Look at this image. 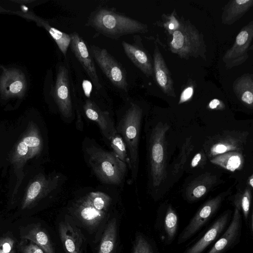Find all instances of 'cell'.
<instances>
[{
	"instance_id": "1",
	"label": "cell",
	"mask_w": 253,
	"mask_h": 253,
	"mask_svg": "<svg viewBox=\"0 0 253 253\" xmlns=\"http://www.w3.org/2000/svg\"><path fill=\"white\" fill-rule=\"evenodd\" d=\"M87 25L104 36L116 40L126 35L145 33L148 30L147 25L105 8L92 12Z\"/></svg>"
},
{
	"instance_id": "2",
	"label": "cell",
	"mask_w": 253,
	"mask_h": 253,
	"mask_svg": "<svg viewBox=\"0 0 253 253\" xmlns=\"http://www.w3.org/2000/svg\"><path fill=\"white\" fill-rule=\"evenodd\" d=\"M171 36L169 42L171 52L186 60L190 57L207 59V46L204 36L190 20L182 17L179 27Z\"/></svg>"
},
{
	"instance_id": "3",
	"label": "cell",
	"mask_w": 253,
	"mask_h": 253,
	"mask_svg": "<svg viewBox=\"0 0 253 253\" xmlns=\"http://www.w3.org/2000/svg\"><path fill=\"white\" fill-rule=\"evenodd\" d=\"M85 154L89 166L102 182L114 185L122 183L126 164L113 152L107 151L92 145L85 148Z\"/></svg>"
},
{
	"instance_id": "4",
	"label": "cell",
	"mask_w": 253,
	"mask_h": 253,
	"mask_svg": "<svg viewBox=\"0 0 253 253\" xmlns=\"http://www.w3.org/2000/svg\"><path fill=\"white\" fill-rule=\"evenodd\" d=\"M142 114L141 108L131 103L116 128L117 133L121 134L127 150L133 178H135L138 169V145Z\"/></svg>"
},
{
	"instance_id": "5",
	"label": "cell",
	"mask_w": 253,
	"mask_h": 253,
	"mask_svg": "<svg viewBox=\"0 0 253 253\" xmlns=\"http://www.w3.org/2000/svg\"><path fill=\"white\" fill-rule=\"evenodd\" d=\"M111 201V197L104 192H91L77 201L75 212L84 225L94 228L104 218Z\"/></svg>"
},
{
	"instance_id": "6",
	"label": "cell",
	"mask_w": 253,
	"mask_h": 253,
	"mask_svg": "<svg viewBox=\"0 0 253 253\" xmlns=\"http://www.w3.org/2000/svg\"><path fill=\"white\" fill-rule=\"evenodd\" d=\"M90 53L99 68L112 84L117 88L127 91L125 69L106 49L90 45Z\"/></svg>"
},
{
	"instance_id": "7",
	"label": "cell",
	"mask_w": 253,
	"mask_h": 253,
	"mask_svg": "<svg viewBox=\"0 0 253 253\" xmlns=\"http://www.w3.org/2000/svg\"><path fill=\"white\" fill-rule=\"evenodd\" d=\"M42 148V140L39 130L31 122L12 153L11 162L16 166L23 165L28 160L39 155Z\"/></svg>"
},
{
	"instance_id": "8",
	"label": "cell",
	"mask_w": 253,
	"mask_h": 253,
	"mask_svg": "<svg viewBox=\"0 0 253 253\" xmlns=\"http://www.w3.org/2000/svg\"><path fill=\"white\" fill-rule=\"evenodd\" d=\"M253 39V21L244 26L236 37L232 46L224 54L222 61L227 69L243 64L249 57L248 52Z\"/></svg>"
},
{
	"instance_id": "9",
	"label": "cell",
	"mask_w": 253,
	"mask_h": 253,
	"mask_svg": "<svg viewBox=\"0 0 253 253\" xmlns=\"http://www.w3.org/2000/svg\"><path fill=\"white\" fill-rule=\"evenodd\" d=\"M58 176H46L40 174L30 183L24 196L21 208H32L42 199L47 196L57 186Z\"/></svg>"
},
{
	"instance_id": "10",
	"label": "cell",
	"mask_w": 253,
	"mask_h": 253,
	"mask_svg": "<svg viewBox=\"0 0 253 253\" xmlns=\"http://www.w3.org/2000/svg\"><path fill=\"white\" fill-rule=\"evenodd\" d=\"M0 93L5 99L21 97L25 92L27 82L23 73L15 68L0 66Z\"/></svg>"
},
{
	"instance_id": "11",
	"label": "cell",
	"mask_w": 253,
	"mask_h": 253,
	"mask_svg": "<svg viewBox=\"0 0 253 253\" xmlns=\"http://www.w3.org/2000/svg\"><path fill=\"white\" fill-rule=\"evenodd\" d=\"M53 97L61 115L65 118H70L73 114L69 72L64 66H60L56 74L53 90Z\"/></svg>"
},
{
	"instance_id": "12",
	"label": "cell",
	"mask_w": 253,
	"mask_h": 253,
	"mask_svg": "<svg viewBox=\"0 0 253 253\" xmlns=\"http://www.w3.org/2000/svg\"><path fill=\"white\" fill-rule=\"evenodd\" d=\"M70 36L71 42L69 46L72 52L91 79L95 87L99 90L102 86L99 82L94 63L85 42L77 32L72 33Z\"/></svg>"
},
{
	"instance_id": "13",
	"label": "cell",
	"mask_w": 253,
	"mask_h": 253,
	"mask_svg": "<svg viewBox=\"0 0 253 253\" xmlns=\"http://www.w3.org/2000/svg\"><path fill=\"white\" fill-rule=\"evenodd\" d=\"M220 202V199L217 198L208 202L202 207L180 233L177 243L185 242L198 232L215 213Z\"/></svg>"
},
{
	"instance_id": "14",
	"label": "cell",
	"mask_w": 253,
	"mask_h": 253,
	"mask_svg": "<svg viewBox=\"0 0 253 253\" xmlns=\"http://www.w3.org/2000/svg\"><path fill=\"white\" fill-rule=\"evenodd\" d=\"M83 109L87 118L97 123L104 137L110 141L117 132L109 113L102 110L89 99L85 101Z\"/></svg>"
},
{
	"instance_id": "15",
	"label": "cell",
	"mask_w": 253,
	"mask_h": 253,
	"mask_svg": "<svg viewBox=\"0 0 253 253\" xmlns=\"http://www.w3.org/2000/svg\"><path fill=\"white\" fill-rule=\"evenodd\" d=\"M153 75L158 85L165 94L176 96L171 73L157 45L153 55Z\"/></svg>"
},
{
	"instance_id": "16",
	"label": "cell",
	"mask_w": 253,
	"mask_h": 253,
	"mask_svg": "<svg viewBox=\"0 0 253 253\" xmlns=\"http://www.w3.org/2000/svg\"><path fill=\"white\" fill-rule=\"evenodd\" d=\"M241 215L239 211L236 209L226 231L207 253H224L237 243L241 233Z\"/></svg>"
},
{
	"instance_id": "17",
	"label": "cell",
	"mask_w": 253,
	"mask_h": 253,
	"mask_svg": "<svg viewBox=\"0 0 253 253\" xmlns=\"http://www.w3.org/2000/svg\"><path fill=\"white\" fill-rule=\"evenodd\" d=\"M230 213L221 215L211 226L205 234L183 253H202L224 230L229 221Z\"/></svg>"
},
{
	"instance_id": "18",
	"label": "cell",
	"mask_w": 253,
	"mask_h": 253,
	"mask_svg": "<svg viewBox=\"0 0 253 253\" xmlns=\"http://www.w3.org/2000/svg\"><path fill=\"white\" fill-rule=\"evenodd\" d=\"M58 230L65 253H83L84 238L79 229L67 222H61Z\"/></svg>"
},
{
	"instance_id": "19",
	"label": "cell",
	"mask_w": 253,
	"mask_h": 253,
	"mask_svg": "<svg viewBox=\"0 0 253 253\" xmlns=\"http://www.w3.org/2000/svg\"><path fill=\"white\" fill-rule=\"evenodd\" d=\"M125 53L133 64L146 77L153 76V65L151 57L143 48L138 45L122 42Z\"/></svg>"
},
{
	"instance_id": "20",
	"label": "cell",
	"mask_w": 253,
	"mask_h": 253,
	"mask_svg": "<svg viewBox=\"0 0 253 253\" xmlns=\"http://www.w3.org/2000/svg\"><path fill=\"white\" fill-rule=\"evenodd\" d=\"M11 12L34 21L37 25L45 29L53 39L64 55H66L71 42L70 35L52 27L46 21L37 16L31 11H12Z\"/></svg>"
},
{
	"instance_id": "21",
	"label": "cell",
	"mask_w": 253,
	"mask_h": 253,
	"mask_svg": "<svg viewBox=\"0 0 253 253\" xmlns=\"http://www.w3.org/2000/svg\"><path fill=\"white\" fill-rule=\"evenodd\" d=\"M22 239L32 241L41 247L45 253H55L49 235L39 223L30 224L20 229Z\"/></svg>"
},
{
	"instance_id": "22",
	"label": "cell",
	"mask_w": 253,
	"mask_h": 253,
	"mask_svg": "<svg viewBox=\"0 0 253 253\" xmlns=\"http://www.w3.org/2000/svg\"><path fill=\"white\" fill-rule=\"evenodd\" d=\"M253 6V0H231L224 6L221 14V22L231 25L240 19Z\"/></svg>"
},
{
	"instance_id": "23",
	"label": "cell",
	"mask_w": 253,
	"mask_h": 253,
	"mask_svg": "<svg viewBox=\"0 0 253 253\" xmlns=\"http://www.w3.org/2000/svg\"><path fill=\"white\" fill-rule=\"evenodd\" d=\"M233 90L242 102L252 106L253 103V74H244L236 79L233 84Z\"/></svg>"
},
{
	"instance_id": "24",
	"label": "cell",
	"mask_w": 253,
	"mask_h": 253,
	"mask_svg": "<svg viewBox=\"0 0 253 253\" xmlns=\"http://www.w3.org/2000/svg\"><path fill=\"white\" fill-rule=\"evenodd\" d=\"M117 220L111 219L103 233L97 253H114L117 241Z\"/></svg>"
},
{
	"instance_id": "25",
	"label": "cell",
	"mask_w": 253,
	"mask_h": 253,
	"mask_svg": "<svg viewBox=\"0 0 253 253\" xmlns=\"http://www.w3.org/2000/svg\"><path fill=\"white\" fill-rule=\"evenodd\" d=\"M178 217L173 210L169 208L166 214L164 227L167 241L170 243L174 238L178 228Z\"/></svg>"
},
{
	"instance_id": "26",
	"label": "cell",
	"mask_w": 253,
	"mask_h": 253,
	"mask_svg": "<svg viewBox=\"0 0 253 253\" xmlns=\"http://www.w3.org/2000/svg\"><path fill=\"white\" fill-rule=\"evenodd\" d=\"M152 144L151 148V161L154 183L157 178L160 164L163 160L164 151L162 145L158 140L153 139Z\"/></svg>"
},
{
	"instance_id": "27",
	"label": "cell",
	"mask_w": 253,
	"mask_h": 253,
	"mask_svg": "<svg viewBox=\"0 0 253 253\" xmlns=\"http://www.w3.org/2000/svg\"><path fill=\"white\" fill-rule=\"evenodd\" d=\"M110 142L113 152L120 160L128 165L129 168L131 169L130 162L127 154L126 146L121 136L117 133L112 138Z\"/></svg>"
},
{
	"instance_id": "28",
	"label": "cell",
	"mask_w": 253,
	"mask_h": 253,
	"mask_svg": "<svg viewBox=\"0 0 253 253\" xmlns=\"http://www.w3.org/2000/svg\"><path fill=\"white\" fill-rule=\"evenodd\" d=\"M163 21L160 23L167 31V32L172 35V33L175 31L179 26L180 19L176 17V14L174 10L171 13L169 14H164L162 15Z\"/></svg>"
},
{
	"instance_id": "29",
	"label": "cell",
	"mask_w": 253,
	"mask_h": 253,
	"mask_svg": "<svg viewBox=\"0 0 253 253\" xmlns=\"http://www.w3.org/2000/svg\"><path fill=\"white\" fill-rule=\"evenodd\" d=\"M214 161H217L218 164H221L222 166L232 171L239 168L241 164L240 158L235 155L220 157L215 159Z\"/></svg>"
},
{
	"instance_id": "30",
	"label": "cell",
	"mask_w": 253,
	"mask_h": 253,
	"mask_svg": "<svg viewBox=\"0 0 253 253\" xmlns=\"http://www.w3.org/2000/svg\"><path fill=\"white\" fill-rule=\"evenodd\" d=\"M132 253H154L150 244L141 235L136 237Z\"/></svg>"
},
{
	"instance_id": "31",
	"label": "cell",
	"mask_w": 253,
	"mask_h": 253,
	"mask_svg": "<svg viewBox=\"0 0 253 253\" xmlns=\"http://www.w3.org/2000/svg\"><path fill=\"white\" fill-rule=\"evenodd\" d=\"M28 243L23 241L19 244V249L22 253H45L43 250L34 242L29 241Z\"/></svg>"
},
{
	"instance_id": "32",
	"label": "cell",
	"mask_w": 253,
	"mask_h": 253,
	"mask_svg": "<svg viewBox=\"0 0 253 253\" xmlns=\"http://www.w3.org/2000/svg\"><path fill=\"white\" fill-rule=\"evenodd\" d=\"M15 241L9 236H5L0 238V253H11L13 249Z\"/></svg>"
},
{
	"instance_id": "33",
	"label": "cell",
	"mask_w": 253,
	"mask_h": 253,
	"mask_svg": "<svg viewBox=\"0 0 253 253\" xmlns=\"http://www.w3.org/2000/svg\"><path fill=\"white\" fill-rule=\"evenodd\" d=\"M241 207L245 219L247 221L249 215L250 207V200L248 194H245L242 198L241 202Z\"/></svg>"
},
{
	"instance_id": "34",
	"label": "cell",
	"mask_w": 253,
	"mask_h": 253,
	"mask_svg": "<svg viewBox=\"0 0 253 253\" xmlns=\"http://www.w3.org/2000/svg\"><path fill=\"white\" fill-rule=\"evenodd\" d=\"M194 93V87L189 85L186 87L181 92L179 104H181L189 100L193 96Z\"/></svg>"
},
{
	"instance_id": "35",
	"label": "cell",
	"mask_w": 253,
	"mask_h": 253,
	"mask_svg": "<svg viewBox=\"0 0 253 253\" xmlns=\"http://www.w3.org/2000/svg\"><path fill=\"white\" fill-rule=\"evenodd\" d=\"M206 192V188L203 185H200L196 187L193 191V194L195 198L201 197Z\"/></svg>"
},
{
	"instance_id": "36",
	"label": "cell",
	"mask_w": 253,
	"mask_h": 253,
	"mask_svg": "<svg viewBox=\"0 0 253 253\" xmlns=\"http://www.w3.org/2000/svg\"><path fill=\"white\" fill-rule=\"evenodd\" d=\"M83 86L85 95L87 97H89L92 89L90 82L86 80L84 81Z\"/></svg>"
},
{
	"instance_id": "37",
	"label": "cell",
	"mask_w": 253,
	"mask_h": 253,
	"mask_svg": "<svg viewBox=\"0 0 253 253\" xmlns=\"http://www.w3.org/2000/svg\"><path fill=\"white\" fill-rule=\"evenodd\" d=\"M227 150V147L223 144H219L215 146L213 149V151L215 153H222L225 152Z\"/></svg>"
},
{
	"instance_id": "38",
	"label": "cell",
	"mask_w": 253,
	"mask_h": 253,
	"mask_svg": "<svg viewBox=\"0 0 253 253\" xmlns=\"http://www.w3.org/2000/svg\"><path fill=\"white\" fill-rule=\"evenodd\" d=\"M221 104V101L217 99L211 100L209 104V107L211 109L216 108Z\"/></svg>"
},
{
	"instance_id": "39",
	"label": "cell",
	"mask_w": 253,
	"mask_h": 253,
	"mask_svg": "<svg viewBox=\"0 0 253 253\" xmlns=\"http://www.w3.org/2000/svg\"><path fill=\"white\" fill-rule=\"evenodd\" d=\"M201 158V155L200 153L196 154L192 160L191 165L193 167H196Z\"/></svg>"
},
{
	"instance_id": "40",
	"label": "cell",
	"mask_w": 253,
	"mask_h": 253,
	"mask_svg": "<svg viewBox=\"0 0 253 253\" xmlns=\"http://www.w3.org/2000/svg\"><path fill=\"white\" fill-rule=\"evenodd\" d=\"M250 183L252 187H253V178H251V179L250 180Z\"/></svg>"
},
{
	"instance_id": "41",
	"label": "cell",
	"mask_w": 253,
	"mask_h": 253,
	"mask_svg": "<svg viewBox=\"0 0 253 253\" xmlns=\"http://www.w3.org/2000/svg\"><path fill=\"white\" fill-rule=\"evenodd\" d=\"M11 253H14V251H13Z\"/></svg>"
}]
</instances>
